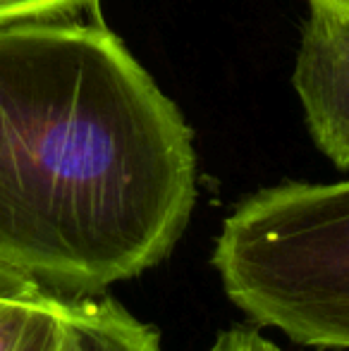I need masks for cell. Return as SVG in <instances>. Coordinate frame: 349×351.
I'll return each instance as SVG.
<instances>
[{"mask_svg":"<svg viewBox=\"0 0 349 351\" xmlns=\"http://www.w3.org/2000/svg\"><path fill=\"white\" fill-rule=\"evenodd\" d=\"M210 263L256 328L349 349V180L285 182L247 196L225 217Z\"/></svg>","mask_w":349,"mask_h":351,"instance_id":"cell-2","label":"cell"},{"mask_svg":"<svg viewBox=\"0 0 349 351\" xmlns=\"http://www.w3.org/2000/svg\"><path fill=\"white\" fill-rule=\"evenodd\" d=\"M72 299L34 285L0 308V351H56Z\"/></svg>","mask_w":349,"mask_h":351,"instance_id":"cell-5","label":"cell"},{"mask_svg":"<svg viewBox=\"0 0 349 351\" xmlns=\"http://www.w3.org/2000/svg\"><path fill=\"white\" fill-rule=\"evenodd\" d=\"M323 3H330V5H335V8H345V10H349V0H323Z\"/></svg>","mask_w":349,"mask_h":351,"instance_id":"cell-9","label":"cell"},{"mask_svg":"<svg viewBox=\"0 0 349 351\" xmlns=\"http://www.w3.org/2000/svg\"><path fill=\"white\" fill-rule=\"evenodd\" d=\"M56 351H163L160 332L108 296H77Z\"/></svg>","mask_w":349,"mask_h":351,"instance_id":"cell-4","label":"cell"},{"mask_svg":"<svg viewBox=\"0 0 349 351\" xmlns=\"http://www.w3.org/2000/svg\"><path fill=\"white\" fill-rule=\"evenodd\" d=\"M206 351H285L280 344L270 342L268 337H263L256 328H232L225 330L215 337V342L210 344Z\"/></svg>","mask_w":349,"mask_h":351,"instance_id":"cell-7","label":"cell"},{"mask_svg":"<svg viewBox=\"0 0 349 351\" xmlns=\"http://www.w3.org/2000/svg\"><path fill=\"white\" fill-rule=\"evenodd\" d=\"M292 84L318 151L349 170V10L309 0Z\"/></svg>","mask_w":349,"mask_h":351,"instance_id":"cell-3","label":"cell"},{"mask_svg":"<svg viewBox=\"0 0 349 351\" xmlns=\"http://www.w3.org/2000/svg\"><path fill=\"white\" fill-rule=\"evenodd\" d=\"M34 285H38V282L29 280L27 275H19L14 273V270L5 268V265H0V308H3L5 304H10L12 299H17L19 294H24L27 289H32Z\"/></svg>","mask_w":349,"mask_h":351,"instance_id":"cell-8","label":"cell"},{"mask_svg":"<svg viewBox=\"0 0 349 351\" xmlns=\"http://www.w3.org/2000/svg\"><path fill=\"white\" fill-rule=\"evenodd\" d=\"M96 0H0V22H14L27 17H58L82 14Z\"/></svg>","mask_w":349,"mask_h":351,"instance_id":"cell-6","label":"cell"},{"mask_svg":"<svg viewBox=\"0 0 349 351\" xmlns=\"http://www.w3.org/2000/svg\"><path fill=\"white\" fill-rule=\"evenodd\" d=\"M196 206L180 108L101 22H0V265L98 296L170 256Z\"/></svg>","mask_w":349,"mask_h":351,"instance_id":"cell-1","label":"cell"}]
</instances>
